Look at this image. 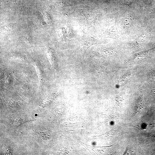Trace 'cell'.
I'll list each match as a JSON object with an SVG mask.
<instances>
[{"label": "cell", "mask_w": 155, "mask_h": 155, "mask_svg": "<svg viewBox=\"0 0 155 155\" xmlns=\"http://www.w3.org/2000/svg\"><path fill=\"white\" fill-rule=\"evenodd\" d=\"M132 19L129 15L126 16L124 18L123 23L124 26L127 28L130 27L132 24Z\"/></svg>", "instance_id": "obj_1"}, {"label": "cell", "mask_w": 155, "mask_h": 155, "mask_svg": "<svg viewBox=\"0 0 155 155\" xmlns=\"http://www.w3.org/2000/svg\"><path fill=\"white\" fill-rule=\"evenodd\" d=\"M144 104L142 99L140 98L136 102L135 106L136 113L140 112L144 108Z\"/></svg>", "instance_id": "obj_2"}, {"label": "cell", "mask_w": 155, "mask_h": 155, "mask_svg": "<svg viewBox=\"0 0 155 155\" xmlns=\"http://www.w3.org/2000/svg\"><path fill=\"white\" fill-rule=\"evenodd\" d=\"M145 35V34H142L139 36L136 40L137 41L139 42H142V41L144 39Z\"/></svg>", "instance_id": "obj_3"}, {"label": "cell", "mask_w": 155, "mask_h": 155, "mask_svg": "<svg viewBox=\"0 0 155 155\" xmlns=\"http://www.w3.org/2000/svg\"><path fill=\"white\" fill-rule=\"evenodd\" d=\"M132 0H124L123 3L127 5H130L132 3Z\"/></svg>", "instance_id": "obj_4"}, {"label": "cell", "mask_w": 155, "mask_h": 155, "mask_svg": "<svg viewBox=\"0 0 155 155\" xmlns=\"http://www.w3.org/2000/svg\"><path fill=\"white\" fill-rule=\"evenodd\" d=\"M151 93L152 96L155 99V88H154L152 89Z\"/></svg>", "instance_id": "obj_5"}, {"label": "cell", "mask_w": 155, "mask_h": 155, "mask_svg": "<svg viewBox=\"0 0 155 155\" xmlns=\"http://www.w3.org/2000/svg\"><path fill=\"white\" fill-rule=\"evenodd\" d=\"M151 77L152 78L155 79V69L152 72Z\"/></svg>", "instance_id": "obj_6"}]
</instances>
